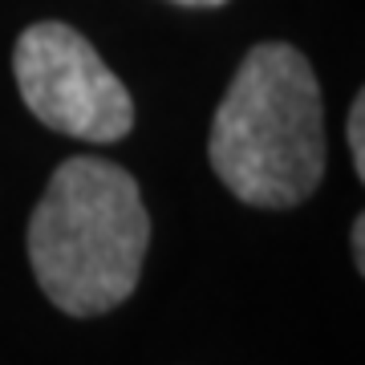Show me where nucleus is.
Here are the masks:
<instances>
[{
    "instance_id": "nucleus-1",
    "label": "nucleus",
    "mask_w": 365,
    "mask_h": 365,
    "mask_svg": "<svg viewBox=\"0 0 365 365\" xmlns=\"http://www.w3.org/2000/svg\"><path fill=\"white\" fill-rule=\"evenodd\" d=\"M211 167L240 203L297 207L325 179V110L309 57L264 41L240 61L207 138Z\"/></svg>"
},
{
    "instance_id": "nucleus-2",
    "label": "nucleus",
    "mask_w": 365,
    "mask_h": 365,
    "mask_svg": "<svg viewBox=\"0 0 365 365\" xmlns=\"http://www.w3.org/2000/svg\"><path fill=\"white\" fill-rule=\"evenodd\" d=\"M150 215L130 170L66 158L29 220V260L41 292L69 317H102L138 288Z\"/></svg>"
},
{
    "instance_id": "nucleus-3",
    "label": "nucleus",
    "mask_w": 365,
    "mask_h": 365,
    "mask_svg": "<svg viewBox=\"0 0 365 365\" xmlns=\"http://www.w3.org/2000/svg\"><path fill=\"white\" fill-rule=\"evenodd\" d=\"M13 73L25 106L49 130L102 146L130 134V90L78 29L61 21L29 25L16 37Z\"/></svg>"
},
{
    "instance_id": "nucleus-4",
    "label": "nucleus",
    "mask_w": 365,
    "mask_h": 365,
    "mask_svg": "<svg viewBox=\"0 0 365 365\" xmlns=\"http://www.w3.org/2000/svg\"><path fill=\"white\" fill-rule=\"evenodd\" d=\"M345 138H349L353 170H357V179H365V98H361V93L353 98L349 122H345Z\"/></svg>"
},
{
    "instance_id": "nucleus-5",
    "label": "nucleus",
    "mask_w": 365,
    "mask_h": 365,
    "mask_svg": "<svg viewBox=\"0 0 365 365\" xmlns=\"http://www.w3.org/2000/svg\"><path fill=\"white\" fill-rule=\"evenodd\" d=\"M353 264H357V272H365V220L361 215L353 220Z\"/></svg>"
},
{
    "instance_id": "nucleus-6",
    "label": "nucleus",
    "mask_w": 365,
    "mask_h": 365,
    "mask_svg": "<svg viewBox=\"0 0 365 365\" xmlns=\"http://www.w3.org/2000/svg\"><path fill=\"white\" fill-rule=\"evenodd\" d=\"M175 4H187V9H220L227 0H175Z\"/></svg>"
}]
</instances>
